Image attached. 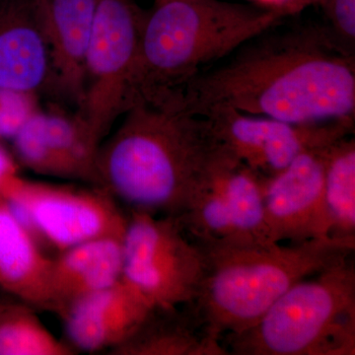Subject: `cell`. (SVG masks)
I'll return each instance as SVG.
<instances>
[{
    "label": "cell",
    "mask_w": 355,
    "mask_h": 355,
    "mask_svg": "<svg viewBox=\"0 0 355 355\" xmlns=\"http://www.w3.org/2000/svg\"><path fill=\"white\" fill-rule=\"evenodd\" d=\"M12 142L14 158L32 172L95 187L100 146L77 114L39 110Z\"/></svg>",
    "instance_id": "7c38bea8"
},
{
    "label": "cell",
    "mask_w": 355,
    "mask_h": 355,
    "mask_svg": "<svg viewBox=\"0 0 355 355\" xmlns=\"http://www.w3.org/2000/svg\"><path fill=\"white\" fill-rule=\"evenodd\" d=\"M102 142L95 187L130 211L178 217L219 144L205 116L170 100H137Z\"/></svg>",
    "instance_id": "7a4b0ae2"
},
{
    "label": "cell",
    "mask_w": 355,
    "mask_h": 355,
    "mask_svg": "<svg viewBox=\"0 0 355 355\" xmlns=\"http://www.w3.org/2000/svg\"><path fill=\"white\" fill-rule=\"evenodd\" d=\"M197 244L203 275L193 304L219 342L253 326L294 284L352 258L355 250V241L335 238Z\"/></svg>",
    "instance_id": "3957f363"
},
{
    "label": "cell",
    "mask_w": 355,
    "mask_h": 355,
    "mask_svg": "<svg viewBox=\"0 0 355 355\" xmlns=\"http://www.w3.org/2000/svg\"><path fill=\"white\" fill-rule=\"evenodd\" d=\"M123 238L103 237L81 243L53 259L51 292L53 312L76 299L101 291L123 277Z\"/></svg>",
    "instance_id": "ac0fdd59"
},
{
    "label": "cell",
    "mask_w": 355,
    "mask_h": 355,
    "mask_svg": "<svg viewBox=\"0 0 355 355\" xmlns=\"http://www.w3.org/2000/svg\"><path fill=\"white\" fill-rule=\"evenodd\" d=\"M260 1H263V3L265 6L277 7V8H279L286 0H260Z\"/></svg>",
    "instance_id": "d4e9b609"
},
{
    "label": "cell",
    "mask_w": 355,
    "mask_h": 355,
    "mask_svg": "<svg viewBox=\"0 0 355 355\" xmlns=\"http://www.w3.org/2000/svg\"><path fill=\"white\" fill-rule=\"evenodd\" d=\"M153 307L121 279L76 299L58 315L64 321L67 343L76 352H112L135 333Z\"/></svg>",
    "instance_id": "4fadbf2b"
},
{
    "label": "cell",
    "mask_w": 355,
    "mask_h": 355,
    "mask_svg": "<svg viewBox=\"0 0 355 355\" xmlns=\"http://www.w3.org/2000/svg\"><path fill=\"white\" fill-rule=\"evenodd\" d=\"M119 355H227L198 316L193 302L153 306L125 343L112 350Z\"/></svg>",
    "instance_id": "e0dca14e"
},
{
    "label": "cell",
    "mask_w": 355,
    "mask_h": 355,
    "mask_svg": "<svg viewBox=\"0 0 355 355\" xmlns=\"http://www.w3.org/2000/svg\"><path fill=\"white\" fill-rule=\"evenodd\" d=\"M48 46L51 91L80 107L97 0H31Z\"/></svg>",
    "instance_id": "5bb4252c"
},
{
    "label": "cell",
    "mask_w": 355,
    "mask_h": 355,
    "mask_svg": "<svg viewBox=\"0 0 355 355\" xmlns=\"http://www.w3.org/2000/svg\"><path fill=\"white\" fill-rule=\"evenodd\" d=\"M48 46L31 0L0 3V90H51Z\"/></svg>",
    "instance_id": "9a60e30c"
},
{
    "label": "cell",
    "mask_w": 355,
    "mask_h": 355,
    "mask_svg": "<svg viewBox=\"0 0 355 355\" xmlns=\"http://www.w3.org/2000/svg\"><path fill=\"white\" fill-rule=\"evenodd\" d=\"M202 116L222 146L263 177L282 172L306 151L354 133V120L291 123L231 109L214 110Z\"/></svg>",
    "instance_id": "30bf717a"
},
{
    "label": "cell",
    "mask_w": 355,
    "mask_h": 355,
    "mask_svg": "<svg viewBox=\"0 0 355 355\" xmlns=\"http://www.w3.org/2000/svg\"><path fill=\"white\" fill-rule=\"evenodd\" d=\"M331 146L306 151L282 172L263 177L268 241L298 244L331 238L324 191V164Z\"/></svg>",
    "instance_id": "8fae6325"
},
{
    "label": "cell",
    "mask_w": 355,
    "mask_h": 355,
    "mask_svg": "<svg viewBox=\"0 0 355 355\" xmlns=\"http://www.w3.org/2000/svg\"><path fill=\"white\" fill-rule=\"evenodd\" d=\"M0 197L40 245L58 253L97 238H123L127 226L119 203L94 186L41 183L16 175L0 188Z\"/></svg>",
    "instance_id": "52a82bcc"
},
{
    "label": "cell",
    "mask_w": 355,
    "mask_h": 355,
    "mask_svg": "<svg viewBox=\"0 0 355 355\" xmlns=\"http://www.w3.org/2000/svg\"><path fill=\"white\" fill-rule=\"evenodd\" d=\"M39 110L38 95L0 90V140H12Z\"/></svg>",
    "instance_id": "44dd1931"
},
{
    "label": "cell",
    "mask_w": 355,
    "mask_h": 355,
    "mask_svg": "<svg viewBox=\"0 0 355 355\" xmlns=\"http://www.w3.org/2000/svg\"><path fill=\"white\" fill-rule=\"evenodd\" d=\"M321 0H286L282 6L279 7L280 10L284 12L286 17L295 15L301 11L304 10L308 6L312 4L319 3Z\"/></svg>",
    "instance_id": "cb8c5ba5"
},
{
    "label": "cell",
    "mask_w": 355,
    "mask_h": 355,
    "mask_svg": "<svg viewBox=\"0 0 355 355\" xmlns=\"http://www.w3.org/2000/svg\"><path fill=\"white\" fill-rule=\"evenodd\" d=\"M53 259L0 197V286L35 309L53 312Z\"/></svg>",
    "instance_id": "2e32d148"
},
{
    "label": "cell",
    "mask_w": 355,
    "mask_h": 355,
    "mask_svg": "<svg viewBox=\"0 0 355 355\" xmlns=\"http://www.w3.org/2000/svg\"><path fill=\"white\" fill-rule=\"evenodd\" d=\"M123 279L153 306L197 298L203 258L177 217L132 210L123 237Z\"/></svg>",
    "instance_id": "ba28073f"
},
{
    "label": "cell",
    "mask_w": 355,
    "mask_h": 355,
    "mask_svg": "<svg viewBox=\"0 0 355 355\" xmlns=\"http://www.w3.org/2000/svg\"><path fill=\"white\" fill-rule=\"evenodd\" d=\"M284 18L277 7L222 0L155 4L142 24L130 107L180 87Z\"/></svg>",
    "instance_id": "277c9868"
},
{
    "label": "cell",
    "mask_w": 355,
    "mask_h": 355,
    "mask_svg": "<svg viewBox=\"0 0 355 355\" xmlns=\"http://www.w3.org/2000/svg\"><path fill=\"white\" fill-rule=\"evenodd\" d=\"M166 97L198 116L231 109L291 123L354 121L355 55L324 25L282 21Z\"/></svg>",
    "instance_id": "6da1fadb"
},
{
    "label": "cell",
    "mask_w": 355,
    "mask_h": 355,
    "mask_svg": "<svg viewBox=\"0 0 355 355\" xmlns=\"http://www.w3.org/2000/svg\"><path fill=\"white\" fill-rule=\"evenodd\" d=\"M324 191L331 220V237L355 241L354 135L329 147L324 164Z\"/></svg>",
    "instance_id": "d6986e66"
},
{
    "label": "cell",
    "mask_w": 355,
    "mask_h": 355,
    "mask_svg": "<svg viewBox=\"0 0 355 355\" xmlns=\"http://www.w3.org/2000/svg\"><path fill=\"white\" fill-rule=\"evenodd\" d=\"M177 218L197 243L270 242L263 176L221 144Z\"/></svg>",
    "instance_id": "9c48e42d"
},
{
    "label": "cell",
    "mask_w": 355,
    "mask_h": 355,
    "mask_svg": "<svg viewBox=\"0 0 355 355\" xmlns=\"http://www.w3.org/2000/svg\"><path fill=\"white\" fill-rule=\"evenodd\" d=\"M72 354L76 350L44 326L32 306L0 305V355Z\"/></svg>",
    "instance_id": "ffe728a7"
},
{
    "label": "cell",
    "mask_w": 355,
    "mask_h": 355,
    "mask_svg": "<svg viewBox=\"0 0 355 355\" xmlns=\"http://www.w3.org/2000/svg\"><path fill=\"white\" fill-rule=\"evenodd\" d=\"M221 343L227 355H354V258L294 284L257 323Z\"/></svg>",
    "instance_id": "5b68a950"
},
{
    "label": "cell",
    "mask_w": 355,
    "mask_h": 355,
    "mask_svg": "<svg viewBox=\"0 0 355 355\" xmlns=\"http://www.w3.org/2000/svg\"><path fill=\"white\" fill-rule=\"evenodd\" d=\"M146 12L133 0H97L77 116L101 146L132 102Z\"/></svg>",
    "instance_id": "8992f818"
},
{
    "label": "cell",
    "mask_w": 355,
    "mask_h": 355,
    "mask_svg": "<svg viewBox=\"0 0 355 355\" xmlns=\"http://www.w3.org/2000/svg\"><path fill=\"white\" fill-rule=\"evenodd\" d=\"M153 1H154V6H155V4L163 3V2L170 1V0H153Z\"/></svg>",
    "instance_id": "484cf974"
},
{
    "label": "cell",
    "mask_w": 355,
    "mask_h": 355,
    "mask_svg": "<svg viewBox=\"0 0 355 355\" xmlns=\"http://www.w3.org/2000/svg\"><path fill=\"white\" fill-rule=\"evenodd\" d=\"M327 23L323 24L343 51L355 55V0H321Z\"/></svg>",
    "instance_id": "7402d4cb"
},
{
    "label": "cell",
    "mask_w": 355,
    "mask_h": 355,
    "mask_svg": "<svg viewBox=\"0 0 355 355\" xmlns=\"http://www.w3.org/2000/svg\"><path fill=\"white\" fill-rule=\"evenodd\" d=\"M16 175H18L17 161L2 146L0 140V188Z\"/></svg>",
    "instance_id": "603a6c76"
}]
</instances>
